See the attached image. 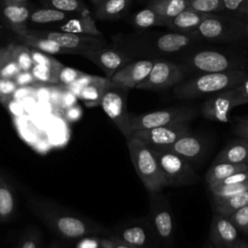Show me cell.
<instances>
[{"instance_id":"cell-4","label":"cell","mask_w":248,"mask_h":248,"mask_svg":"<svg viewBox=\"0 0 248 248\" xmlns=\"http://www.w3.org/2000/svg\"><path fill=\"white\" fill-rule=\"evenodd\" d=\"M197 116V110L192 107H171L143 114H129L119 130L126 138L132 134L180 122H189Z\"/></svg>"},{"instance_id":"cell-49","label":"cell","mask_w":248,"mask_h":248,"mask_svg":"<svg viewBox=\"0 0 248 248\" xmlns=\"http://www.w3.org/2000/svg\"><path fill=\"white\" fill-rule=\"evenodd\" d=\"M237 121V125L234 129V133L240 138L248 140V122L244 120L242 117H235Z\"/></svg>"},{"instance_id":"cell-31","label":"cell","mask_w":248,"mask_h":248,"mask_svg":"<svg viewBox=\"0 0 248 248\" xmlns=\"http://www.w3.org/2000/svg\"><path fill=\"white\" fill-rule=\"evenodd\" d=\"M155 12L170 19L188 9V0H165L159 2H151L147 5Z\"/></svg>"},{"instance_id":"cell-37","label":"cell","mask_w":248,"mask_h":248,"mask_svg":"<svg viewBox=\"0 0 248 248\" xmlns=\"http://www.w3.org/2000/svg\"><path fill=\"white\" fill-rule=\"evenodd\" d=\"M31 72L37 82L44 84H59V72L34 64Z\"/></svg>"},{"instance_id":"cell-61","label":"cell","mask_w":248,"mask_h":248,"mask_svg":"<svg viewBox=\"0 0 248 248\" xmlns=\"http://www.w3.org/2000/svg\"><path fill=\"white\" fill-rule=\"evenodd\" d=\"M51 248H58V247H57L56 245H52V246H51Z\"/></svg>"},{"instance_id":"cell-51","label":"cell","mask_w":248,"mask_h":248,"mask_svg":"<svg viewBox=\"0 0 248 248\" xmlns=\"http://www.w3.org/2000/svg\"><path fill=\"white\" fill-rule=\"evenodd\" d=\"M65 115L66 117L69 119V120H77L80 117L81 115V109L77 105H73L71 107H68V108L66 109V112H65Z\"/></svg>"},{"instance_id":"cell-60","label":"cell","mask_w":248,"mask_h":248,"mask_svg":"<svg viewBox=\"0 0 248 248\" xmlns=\"http://www.w3.org/2000/svg\"><path fill=\"white\" fill-rule=\"evenodd\" d=\"M210 248H222V247H217V246H214V245H213V246L210 247Z\"/></svg>"},{"instance_id":"cell-48","label":"cell","mask_w":248,"mask_h":248,"mask_svg":"<svg viewBox=\"0 0 248 248\" xmlns=\"http://www.w3.org/2000/svg\"><path fill=\"white\" fill-rule=\"evenodd\" d=\"M39 242L40 238L39 235L34 233L26 235L20 244L17 246V248H39Z\"/></svg>"},{"instance_id":"cell-36","label":"cell","mask_w":248,"mask_h":248,"mask_svg":"<svg viewBox=\"0 0 248 248\" xmlns=\"http://www.w3.org/2000/svg\"><path fill=\"white\" fill-rule=\"evenodd\" d=\"M188 9L203 14H217L225 11L222 0H188Z\"/></svg>"},{"instance_id":"cell-29","label":"cell","mask_w":248,"mask_h":248,"mask_svg":"<svg viewBox=\"0 0 248 248\" xmlns=\"http://www.w3.org/2000/svg\"><path fill=\"white\" fill-rule=\"evenodd\" d=\"M70 14L58 11L53 8H41L31 10L29 21L34 24H52L60 23L70 18Z\"/></svg>"},{"instance_id":"cell-39","label":"cell","mask_w":248,"mask_h":248,"mask_svg":"<svg viewBox=\"0 0 248 248\" xmlns=\"http://www.w3.org/2000/svg\"><path fill=\"white\" fill-rule=\"evenodd\" d=\"M224 10L240 18H248V0H222Z\"/></svg>"},{"instance_id":"cell-62","label":"cell","mask_w":248,"mask_h":248,"mask_svg":"<svg viewBox=\"0 0 248 248\" xmlns=\"http://www.w3.org/2000/svg\"><path fill=\"white\" fill-rule=\"evenodd\" d=\"M246 73L248 74V63H247V69H246Z\"/></svg>"},{"instance_id":"cell-42","label":"cell","mask_w":248,"mask_h":248,"mask_svg":"<svg viewBox=\"0 0 248 248\" xmlns=\"http://www.w3.org/2000/svg\"><path fill=\"white\" fill-rule=\"evenodd\" d=\"M83 72L78 71V69L72 68V67H66L63 66L62 69L59 72V84L64 86V87H68L71 84H73L74 82H76L79 78H81L83 76Z\"/></svg>"},{"instance_id":"cell-41","label":"cell","mask_w":248,"mask_h":248,"mask_svg":"<svg viewBox=\"0 0 248 248\" xmlns=\"http://www.w3.org/2000/svg\"><path fill=\"white\" fill-rule=\"evenodd\" d=\"M229 218L240 232L248 233V204L232 213Z\"/></svg>"},{"instance_id":"cell-55","label":"cell","mask_w":248,"mask_h":248,"mask_svg":"<svg viewBox=\"0 0 248 248\" xmlns=\"http://www.w3.org/2000/svg\"><path fill=\"white\" fill-rule=\"evenodd\" d=\"M6 2H12V3H22L27 4V0H4Z\"/></svg>"},{"instance_id":"cell-26","label":"cell","mask_w":248,"mask_h":248,"mask_svg":"<svg viewBox=\"0 0 248 248\" xmlns=\"http://www.w3.org/2000/svg\"><path fill=\"white\" fill-rule=\"evenodd\" d=\"M169 19L155 12L150 7L135 13L131 17L132 24L139 30H146L154 26H167Z\"/></svg>"},{"instance_id":"cell-64","label":"cell","mask_w":248,"mask_h":248,"mask_svg":"<svg viewBox=\"0 0 248 248\" xmlns=\"http://www.w3.org/2000/svg\"><path fill=\"white\" fill-rule=\"evenodd\" d=\"M103 248H106V247H103Z\"/></svg>"},{"instance_id":"cell-57","label":"cell","mask_w":248,"mask_h":248,"mask_svg":"<svg viewBox=\"0 0 248 248\" xmlns=\"http://www.w3.org/2000/svg\"><path fill=\"white\" fill-rule=\"evenodd\" d=\"M103 1H105V0H97V3H96V5L95 6H97V5H99L100 3H102Z\"/></svg>"},{"instance_id":"cell-28","label":"cell","mask_w":248,"mask_h":248,"mask_svg":"<svg viewBox=\"0 0 248 248\" xmlns=\"http://www.w3.org/2000/svg\"><path fill=\"white\" fill-rule=\"evenodd\" d=\"M248 204V191L227 199H213V209L215 213L230 216L237 209Z\"/></svg>"},{"instance_id":"cell-54","label":"cell","mask_w":248,"mask_h":248,"mask_svg":"<svg viewBox=\"0 0 248 248\" xmlns=\"http://www.w3.org/2000/svg\"><path fill=\"white\" fill-rule=\"evenodd\" d=\"M234 248H248V243L244 242V241H237V243L235 244Z\"/></svg>"},{"instance_id":"cell-30","label":"cell","mask_w":248,"mask_h":248,"mask_svg":"<svg viewBox=\"0 0 248 248\" xmlns=\"http://www.w3.org/2000/svg\"><path fill=\"white\" fill-rule=\"evenodd\" d=\"M116 239L123 243L140 248L146 244L148 240V234L144 227L134 225L122 229L118 232Z\"/></svg>"},{"instance_id":"cell-12","label":"cell","mask_w":248,"mask_h":248,"mask_svg":"<svg viewBox=\"0 0 248 248\" xmlns=\"http://www.w3.org/2000/svg\"><path fill=\"white\" fill-rule=\"evenodd\" d=\"M45 221L61 236L75 239L81 238L97 230L85 220L66 213L43 212Z\"/></svg>"},{"instance_id":"cell-3","label":"cell","mask_w":248,"mask_h":248,"mask_svg":"<svg viewBox=\"0 0 248 248\" xmlns=\"http://www.w3.org/2000/svg\"><path fill=\"white\" fill-rule=\"evenodd\" d=\"M179 63L188 73L205 74L245 70L241 54L222 49L192 47L180 55Z\"/></svg>"},{"instance_id":"cell-52","label":"cell","mask_w":248,"mask_h":248,"mask_svg":"<svg viewBox=\"0 0 248 248\" xmlns=\"http://www.w3.org/2000/svg\"><path fill=\"white\" fill-rule=\"evenodd\" d=\"M11 52V46L10 45L6 46H2L0 47V66L3 63V61L5 60V58L9 55V53Z\"/></svg>"},{"instance_id":"cell-27","label":"cell","mask_w":248,"mask_h":248,"mask_svg":"<svg viewBox=\"0 0 248 248\" xmlns=\"http://www.w3.org/2000/svg\"><path fill=\"white\" fill-rule=\"evenodd\" d=\"M247 163L241 164H231V163H218L212 164L205 173V181L207 185H211L218 182L232 174L240 171H246Z\"/></svg>"},{"instance_id":"cell-35","label":"cell","mask_w":248,"mask_h":248,"mask_svg":"<svg viewBox=\"0 0 248 248\" xmlns=\"http://www.w3.org/2000/svg\"><path fill=\"white\" fill-rule=\"evenodd\" d=\"M208 188L213 199H217V200L227 199V198L236 196L238 194L248 191V181L237 183V184L209 186Z\"/></svg>"},{"instance_id":"cell-9","label":"cell","mask_w":248,"mask_h":248,"mask_svg":"<svg viewBox=\"0 0 248 248\" xmlns=\"http://www.w3.org/2000/svg\"><path fill=\"white\" fill-rule=\"evenodd\" d=\"M25 31L32 35L52 41L62 47L77 51L78 55L83 51L94 50L108 46V41L104 36L82 35L55 30H34L29 28H26Z\"/></svg>"},{"instance_id":"cell-13","label":"cell","mask_w":248,"mask_h":248,"mask_svg":"<svg viewBox=\"0 0 248 248\" xmlns=\"http://www.w3.org/2000/svg\"><path fill=\"white\" fill-rule=\"evenodd\" d=\"M129 90L130 88L111 81L110 84L105 89L100 101L99 106L115 123L118 129L129 115L126 109Z\"/></svg>"},{"instance_id":"cell-2","label":"cell","mask_w":248,"mask_h":248,"mask_svg":"<svg viewBox=\"0 0 248 248\" xmlns=\"http://www.w3.org/2000/svg\"><path fill=\"white\" fill-rule=\"evenodd\" d=\"M246 70L198 74L173 87L172 94L178 100H191L232 89L246 77Z\"/></svg>"},{"instance_id":"cell-6","label":"cell","mask_w":248,"mask_h":248,"mask_svg":"<svg viewBox=\"0 0 248 248\" xmlns=\"http://www.w3.org/2000/svg\"><path fill=\"white\" fill-rule=\"evenodd\" d=\"M200 40L211 43L243 42L242 18L211 14L194 32Z\"/></svg>"},{"instance_id":"cell-18","label":"cell","mask_w":248,"mask_h":248,"mask_svg":"<svg viewBox=\"0 0 248 248\" xmlns=\"http://www.w3.org/2000/svg\"><path fill=\"white\" fill-rule=\"evenodd\" d=\"M31 9L27 4L12 3L2 0L0 8V16L4 24L7 25L15 34L27 28Z\"/></svg>"},{"instance_id":"cell-8","label":"cell","mask_w":248,"mask_h":248,"mask_svg":"<svg viewBox=\"0 0 248 248\" xmlns=\"http://www.w3.org/2000/svg\"><path fill=\"white\" fill-rule=\"evenodd\" d=\"M187 72L179 62L168 58H155L148 77L136 88L151 91H162L174 87L183 80Z\"/></svg>"},{"instance_id":"cell-7","label":"cell","mask_w":248,"mask_h":248,"mask_svg":"<svg viewBox=\"0 0 248 248\" xmlns=\"http://www.w3.org/2000/svg\"><path fill=\"white\" fill-rule=\"evenodd\" d=\"M151 149L159 163L167 186H186L197 183L199 176L188 160L166 149Z\"/></svg>"},{"instance_id":"cell-38","label":"cell","mask_w":248,"mask_h":248,"mask_svg":"<svg viewBox=\"0 0 248 248\" xmlns=\"http://www.w3.org/2000/svg\"><path fill=\"white\" fill-rule=\"evenodd\" d=\"M31 55H32L34 64H38L51 70L60 72V70L64 66L62 63H60V61L53 58L50 54L43 52L36 48H31Z\"/></svg>"},{"instance_id":"cell-40","label":"cell","mask_w":248,"mask_h":248,"mask_svg":"<svg viewBox=\"0 0 248 248\" xmlns=\"http://www.w3.org/2000/svg\"><path fill=\"white\" fill-rule=\"evenodd\" d=\"M20 68L16 61L15 60L13 54H12V49L9 55L5 58L3 63L0 66V78H10V79H15V78L19 74Z\"/></svg>"},{"instance_id":"cell-20","label":"cell","mask_w":248,"mask_h":248,"mask_svg":"<svg viewBox=\"0 0 248 248\" xmlns=\"http://www.w3.org/2000/svg\"><path fill=\"white\" fill-rule=\"evenodd\" d=\"M211 14H203L191 9H186L172 18H170L167 27L170 31L193 34L200 24Z\"/></svg>"},{"instance_id":"cell-14","label":"cell","mask_w":248,"mask_h":248,"mask_svg":"<svg viewBox=\"0 0 248 248\" xmlns=\"http://www.w3.org/2000/svg\"><path fill=\"white\" fill-rule=\"evenodd\" d=\"M238 104L232 89L226 90L210 96L201 107V114L212 121L221 123L229 122V113Z\"/></svg>"},{"instance_id":"cell-17","label":"cell","mask_w":248,"mask_h":248,"mask_svg":"<svg viewBox=\"0 0 248 248\" xmlns=\"http://www.w3.org/2000/svg\"><path fill=\"white\" fill-rule=\"evenodd\" d=\"M238 232L239 231L228 216L214 212L209 231V240L214 246L234 248L238 241Z\"/></svg>"},{"instance_id":"cell-46","label":"cell","mask_w":248,"mask_h":248,"mask_svg":"<svg viewBox=\"0 0 248 248\" xmlns=\"http://www.w3.org/2000/svg\"><path fill=\"white\" fill-rule=\"evenodd\" d=\"M15 81L20 86H30L37 83V80L35 79L33 74L31 71H20L19 74L15 78Z\"/></svg>"},{"instance_id":"cell-34","label":"cell","mask_w":248,"mask_h":248,"mask_svg":"<svg viewBox=\"0 0 248 248\" xmlns=\"http://www.w3.org/2000/svg\"><path fill=\"white\" fill-rule=\"evenodd\" d=\"M12 54L21 71H31L34 61L31 55V48L24 44H10Z\"/></svg>"},{"instance_id":"cell-5","label":"cell","mask_w":248,"mask_h":248,"mask_svg":"<svg viewBox=\"0 0 248 248\" xmlns=\"http://www.w3.org/2000/svg\"><path fill=\"white\" fill-rule=\"evenodd\" d=\"M127 147L134 169L145 189L150 193H157L166 187L165 177L152 149L132 137L127 138Z\"/></svg>"},{"instance_id":"cell-58","label":"cell","mask_w":248,"mask_h":248,"mask_svg":"<svg viewBox=\"0 0 248 248\" xmlns=\"http://www.w3.org/2000/svg\"><path fill=\"white\" fill-rule=\"evenodd\" d=\"M90 2H92L94 5H96V3H97V0H89Z\"/></svg>"},{"instance_id":"cell-63","label":"cell","mask_w":248,"mask_h":248,"mask_svg":"<svg viewBox=\"0 0 248 248\" xmlns=\"http://www.w3.org/2000/svg\"><path fill=\"white\" fill-rule=\"evenodd\" d=\"M247 170H248V163H247Z\"/></svg>"},{"instance_id":"cell-44","label":"cell","mask_w":248,"mask_h":248,"mask_svg":"<svg viewBox=\"0 0 248 248\" xmlns=\"http://www.w3.org/2000/svg\"><path fill=\"white\" fill-rule=\"evenodd\" d=\"M232 91L238 106L248 104V74L236 87L232 88Z\"/></svg>"},{"instance_id":"cell-10","label":"cell","mask_w":248,"mask_h":248,"mask_svg":"<svg viewBox=\"0 0 248 248\" xmlns=\"http://www.w3.org/2000/svg\"><path fill=\"white\" fill-rule=\"evenodd\" d=\"M187 134H190L188 122H180L139 131L128 138H137L150 148H163Z\"/></svg>"},{"instance_id":"cell-53","label":"cell","mask_w":248,"mask_h":248,"mask_svg":"<svg viewBox=\"0 0 248 248\" xmlns=\"http://www.w3.org/2000/svg\"><path fill=\"white\" fill-rule=\"evenodd\" d=\"M242 35L243 42L248 43V18H242Z\"/></svg>"},{"instance_id":"cell-25","label":"cell","mask_w":248,"mask_h":248,"mask_svg":"<svg viewBox=\"0 0 248 248\" xmlns=\"http://www.w3.org/2000/svg\"><path fill=\"white\" fill-rule=\"evenodd\" d=\"M133 0H105L95 9V17L101 20L120 18L128 12Z\"/></svg>"},{"instance_id":"cell-56","label":"cell","mask_w":248,"mask_h":248,"mask_svg":"<svg viewBox=\"0 0 248 248\" xmlns=\"http://www.w3.org/2000/svg\"><path fill=\"white\" fill-rule=\"evenodd\" d=\"M149 1V3H151V2H159V1H165V0H148Z\"/></svg>"},{"instance_id":"cell-19","label":"cell","mask_w":248,"mask_h":248,"mask_svg":"<svg viewBox=\"0 0 248 248\" xmlns=\"http://www.w3.org/2000/svg\"><path fill=\"white\" fill-rule=\"evenodd\" d=\"M159 149H166L171 151L189 162H195L200 160L204 151V143L202 140L191 134L182 136L173 143Z\"/></svg>"},{"instance_id":"cell-15","label":"cell","mask_w":248,"mask_h":248,"mask_svg":"<svg viewBox=\"0 0 248 248\" xmlns=\"http://www.w3.org/2000/svg\"><path fill=\"white\" fill-rule=\"evenodd\" d=\"M154 59H136L119 69L110 80L128 88H136L149 75Z\"/></svg>"},{"instance_id":"cell-33","label":"cell","mask_w":248,"mask_h":248,"mask_svg":"<svg viewBox=\"0 0 248 248\" xmlns=\"http://www.w3.org/2000/svg\"><path fill=\"white\" fill-rule=\"evenodd\" d=\"M49 7L67 14L84 15L90 13L87 6L81 0H44Z\"/></svg>"},{"instance_id":"cell-47","label":"cell","mask_w":248,"mask_h":248,"mask_svg":"<svg viewBox=\"0 0 248 248\" xmlns=\"http://www.w3.org/2000/svg\"><path fill=\"white\" fill-rule=\"evenodd\" d=\"M102 238L96 236H83L78 242L76 248H103Z\"/></svg>"},{"instance_id":"cell-24","label":"cell","mask_w":248,"mask_h":248,"mask_svg":"<svg viewBox=\"0 0 248 248\" xmlns=\"http://www.w3.org/2000/svg\"><path fill=\"white\" fill-rule=\"evenodd\" d=\"M248 163V140H237L225 147L214 159L213 164Z\"/></svg>"},{"instance_id":"cell-23","label":"cell","mask_w":248,"mask_h":248,"mask_svg":"<svg viewBox=\"0 0 248 248\" xmlns=\"http://www.w3.org/2000/svg\"><path fill=\"white\" fill-rule=\"evenodd\" d=\"M110 82V78L107 77L93 76L90 82L81 88L78 98L80 99L87 107L99 106L102 95Z\"/></svg>"},{"instance_id":"cell-32","label":"cell","mask_w":248,"mask_h":248,"mask_svg":"<svg viewBox=\"0 0 248 248\" xmlns=\"http://www.w3.org/2000/svg\"><path fill=\"white\" fill-rule=\"evenodd\" d=\"M15 210V197L7 181L0 176V221L7 222Z\"/></svg>"},{"instance_id":"cell-11","label":"cell","mask_w":248,"mask_h":248,"mask_svg":"<svg viewBox=\"0 0 248 248\" xmlns=\"http://www.w3.org/2000/svg\"><path fill=\"white\" fill-rule=\"evenodd\" d=\"M79 55L97 65L108 78H110L119 69L136 60L123 50L118 49L112 46H107L102 48L83 51L80 52Z\"/></svg>"},{"instance_id":"cell-43","label":"cell","mask_w":248,"mask_h":248,"mask_svg":"<svg viewBox=\"0 0 248 248\" xmlns=\"http://www.w3.org/2000/svg\"><path fill=\"white\" fill-rule=\"evenodd\" d=\"M17 88L18 85L15 79L0 78V102L5 104L10 101Z\"/></svg>"},{"instance_id":"cell-16","label":"cell","mask_w":248,"mask_h":248,"mask_svg":"<svg viewBox=\"0 0 248 248\" xmlns=\"http://www.w3.org/2000/svg\"><path fill=\"white\" fill-rule=\"evenodd\" d=\"M150 214L156 233L163 240L170 242L173 237V218L170 207L164 197H152Z\"/></svg>"},{"instance_id":"cell-45","label":"cell","mask_w":248,"mask_h":248,"mask_svg":"<svg viewBox=\"0 0 248 248\" xmlns=\"http://www.w3.org/2000/svg\"><path fill=\"white\" fill-rule=\"evenodd\" d=\"M248 181V170L246 171H240L236 172L234 174H232L218 182H215L209 186H215V185H230V184H237V183H242Z\"/></svg>"},{"instance_id":"cell-1","label":"cell","mask_w":248,"mask_h":248,"mask_svg":"<svg viewBox=\"0 0 248 248\" xmlns=\"http://www.w3.org/2000/svg\"><path fill=\"white\" fill-rule=\"evenodd\" d=\"M111 46L123 50L135 59L166 58L182 55L202 41L193 34L175 31L154 32L139 30L112 36Z\"/></svg>"},{"instance_id":"cell-21","label":"cell","mask_w":248,"mask_h":248,"mask_svg":"<svg viewBox=\"0 0 248 248\" xmlns=\"http://www.w3.org/2000/svg\"><path fill=\"white\" fill-rule=\"evenodd\" d=\"M57 29L61 32L91 36H103V33L97 28L95 20L90 13L84 15H78L77 16L70 17L58 23Z\"/></svg>"},{"instance_id":"cell-50","label":"cell","mask_w":248,"mask_h":248,"mask_svg":"<svg viewBox=\"0 0 248 248\" xmlns=\"http://www.w3.org/2000/svg\"><path fill=\"white\" fill-rule=\"evenodd\" d=\"M102 244L106 248H139L119 241L118 239H104L102 238Z\"/></svg>"},{"instance_id":"cell-22","label":"cell","mask_w":248,"mask_h":248,"mask_svg":"<svg viewBox=\"0 0 248 248\" xmlns=\"http://www.w3.org/2000/svg\"><path fill=\"white\" fill-rule=\"evenodd\" d=\"M16 38L24 45L28 46L29 47L39 49L43 52L48 53V54H74L78 55L77 51H74L72 49H68L65 47H62L58 44L49 41L47 39L32 35L30 33H27L25 30L16 33Z\"/></svg>"},{"instance_id":"cell-59","label":"cell","mask_w":248,"mask_h":248,"mask_svg":"<svg viewBox=\"0 0 248 248\" xmlns=\"http://www.w3.org/2000/svg\"><path fill=\"white\" fill-rule=\"evenodd\" d=\"M242 118L248 122V116H244V117H242Z\"/></svg>"}]
</instances>
